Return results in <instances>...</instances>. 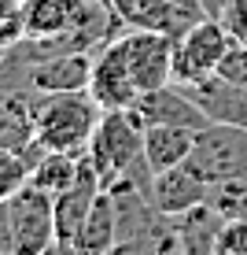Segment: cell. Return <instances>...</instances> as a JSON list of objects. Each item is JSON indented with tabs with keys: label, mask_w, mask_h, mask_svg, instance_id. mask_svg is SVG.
Returning <instances> with one entry per match:
<instances>
[{
	"label": "cell",
	"mask_w": 247,
	"mask_h": 255,
	"mask_svg": "<svg viewBox=\"0 0 247 255\" xmlns=\"http://www.w3.org/2000/svg\"><path fill=\"white\" fill-rule=\"evenodd\" d=\"M118 41H122V52H126V67L133 74V85L140 93L173 82V45H177L173 33L129 26V33H122Z\"/></svg>",
	"instance_id": "6"
},
{
	"label": "cell",
	"mask_w": 247,
	"mask_h": 255,
	"mask_svg": "<svg viewBox=\"0 0 247 255\" xmlns=\"http://www.w3.org/2000/svg\"><path fill=\"white\" fill-rule=\"evenodd\" d=\"M22 37H26L22 4H19V0H0V52H7L11 45H19Z\"/></svg>",
	"instance_id": "19"
},
{
	"label": "cell",
	"mask_w": 247,
	"mask_h": 255,
	"mask_svg": "<svg viewBox=\"0 0 247 255\" xmlns=\"http://www.w3.org/2000/svg\"><path fill=\"white\" fill-rule=\"evenodd\" d=\"M82 166H85V155H74V152H45L37 155V159L30 163V185L52 192V196H59L63 189H70L78 178H82Z\"/></svg>",
	"instance_id": "16"
},
{
	"label": "cell",
	"mask_w": 247,
	"mask_h": 255,
	"mask_svg": "<svg viewBox=\"0 0 247 255\" xmlns=\"http://www.w3.org/2000/svg\"><path fill=\"white\" fill-rule=\"evenodd\" d=\"M19 4H26V0H19Z\"/></svg>",
	"instance_id": "24"
},
{
	"label": "cell",
	"mask_w": 247,
	"mask_h": 255,
	"mask_svg": "<svg viewBox=\"0 0 247 255\" xmlns=\"http://www.w3.org/2000/svg\"><path fill=\"white\" fill-rule=\"evenodd\" d=\"M100 189H103V181L96 178L92 163L85 159L82 178L56 196V248L52 252H74V241H78V233H82V226H85V218H89Z\"/></svg>",
	"instance_id": "10"
},
{
	"label": "cell",
	"mask_w": 247,
	"mask_h": 255,
	"mask_svg": "<svg viewBox=\"0 0 247 255\" xmlns=\"http://www.w3.org/2000/svg\"><path fill=\"white\" fill-rule=\"evenodd\" d=\"M33 89H0V148L30 152L37 144V111Z\"/></svg>",
	"instance_id": "12"
},
{
	"label": "cell",
	"mask_w": 247,
	"mask_h": 255,
	"mask_svg": "<svg viewBox=\"0 0 247 255\" xmlns=\"http://www.w3.org/2000/svg\"><path fill=\"white\" fill-rule=\"evenodd\" d=\"M188 170H196L207 185L233 174H247V129L233 122H210L196 133V148L188 155Z\"/></svg>",
	"instance_id": "4"
},
{
	"label": "cell",
	"mask_w": 247,
	"mask_h": 255,
	"mask_svg": "<svg viewBox=\"0 0 247 255\" xmlns=\"http://www.w3.org/2000/svg\"><path fill=\"white\" fill-rule=\"evenodd\" d=\"M0 255H15V230H11L7 200H0Z\"/></svg>",
	"instance_id": "22"
},
{
	"label": "cell",
	"mask_w": 247,
	"mask_h": 255,
	"mask_svg": "<svg viewBox=\"0 0 247 255\" xmlns=\"http://www.w3.org/2000/svg\"><path fill=\"white\" fill-rule=\"evenodd\" d=\"M144 129L148 126L140 122V115L133 108H114V111H103L100 115L85 159L92 163V170L103 181V189L114 185L126 170H133L144 159Z\"/></svg>",
	"instance_id": "2"
},
{
	"label": "cell",
	"mask_w": 247,
	"mask_h": 255,
	"mask_svg": "<svg viewBox=\"0 0 247 255\" xmlns=\"http://www.w3.org/2000/svg\"><path fill=\"white\" fill-rule=\"evenodd\" d=\"M118 244V207H114V196L107 189H100L96 204L85 218L82 233L74 241V252L78 255H103V252H114Z\"/></svg>",
	"instance_id": "15"
},
{
	"label": "cell",
	"mask_w": 247,
	"mask_h": 255,
	"mask_svg": "<svg viewBox=\"0 0 247 255\" xmlns=\"http://www.w3.org/2000/svg\"><path fill=\"white\" fill-rule=\"evenodd\" d=\"M89 93L103 111L133 108V100L140 96V89L133 85V74H129V67H126V52H122L118 37H111L107 45H100V52H96Z\"/></svg>",
	"instance_id": "9"
},
{
	"label": "cell",
	"mask_w": 247,
	"mask_h": 255,
	"mask_svg": "<svg viewBox=\"0 0 247 255\" xmlns=\"http://www.w3.org/2000/svg\"><path fill=\"white\" fill-rule=\"evenodd\" d=\"M222 226H225V218L218 215L210 204H196L192 211H184V215L173 218L181 252H192V255H218Z\"/></svg>",
	"instance_id": "14"
},
{
	"label": "cell",
	"mask_w": 247,
	"mask_h": 255,
	"mask_svg": "<svg viewBox=\"0 0 247 255\" xmlns=\"http://www.w3.org/2000/svg\"><path fill=\"white\" fill-rule=\"evenodd\" d=\"M133 111L140 115L144 126H184V129H203L210 126L207 108L192 96L184 85H159V89H148L133 100Z\"/></svg>",
	"instance_id": "8"
},
{
	"label": "cell",
	"mask_w": 247,
	"mask_h": 255,
	"mask_svg": "<svg viewBox=\"0 0 247 255\" xmlns=\"http://www.w3.org/2000/svg\"><path fill=\"white\" fill-rule=\"evenodd\" d=\"M37 111V140L52 152H74L85 155L89 140L96 133L103 108L92 100L89 89H70V93H37L33 96Z\"/></svg>",
	"instance_id": "1"
},
{
	"label": "cell",
	"mask_w": 247,
	"mask_h": 255,
	"mask_svg": "<svg viewBox=\"0 0 247 255\" xmlns=\"http://www.w3.org/2000/svg\"><path fill=\"white\" fill-rule=\"evenodd\" d=\"M207 196L210 185L188 166H170V170H159L152 178V204L170 218L192 211L196 204H207Z\"/></svg>",
	"instance_id": "11"
},
{
	"label": "cell",
	"mask_w": 247,
	"mask_h": 255,
	"mask_svg": "<svg viewBox=\"0 0 247 255\" xmlns=\"http://www.w3.org/2000/svg\"><path fill=\"white\" fill-rule=\"evenodd\" d=\"M181 7H188V11H196V15H207V0H177Z\"/></svg>",
	"instance_id": "23"
},
{
	"label": "cell",
	"mask_w": 247,
	"mask_h": 255,
	"mask_svg": "<svg viewBox=\"0 0 247 255\" xmlns=\"http://www.w3.org/2000/svg\"><path fill=\"white\" fill-rule=\"evenodd\" d=\"M199 129L184 126H148L144 129V163L152 166V174L170 170V166H184L196 148Z\"/></svg>",
	"instance_id": "13"
},
{
	"label": "cell",
	"mask_w": 247,
	"mask_h": 255,
	"mask_svg": "<svg viewBox=\"0 0 247 255\" xmlns=\"http://www.w3.org/2000/svg\"><path fill=\"white\" fill-rule=\"evenodd\" d=\"M218 74L229 78V82H236V85H247V37L229 45L222 67H218Z\"/></svg>",
	"instance_id": "20"
},
{
	"label": "cell",
	"mask_w": 247,
	"mask_h": 255,
	"mask_svg": "<svg viewBox=\"0 0 247 255\" xmlns=\"http://www.w3.org/2000/svg\"><path fill=\"white\" fill-rule=\"evenodd\" d=\"M218 255H247V222H244V218H233V222L222 226Z\"/></svg>",
	"instance_id": "21"
},
{
	"label": "cell",
	"mask_w": 247,
	"mask_h": 255,
	"mask_svg": "<svg viewBox=\"0 0 247 255\" xmlns=\"http://www.w3.org/2000/svg\"><path fill=\"white\" fill-rule=\"evenodd\" d=\"M26 185H30V159L22 152L0 148V200H11Z\"/></svg>",
	"instance_id": "18"
},
{
	"label": "cell",
	"mask_w": 247,
	"mask_h": 255,
	"mask_svg": "<svg viewBox=\"0 0 247 255\" xmlns=\"http://www.w3.org/2000/svg\"><path fill=\"white\" fill-rule=\"evenodd\" d=\"M207 204L214 207L225 222H233V218H244L247 222V174H233V178L214 181Z\"/></svg>",
	"instance_id": "17"
},
{
	"label": "cell",
	"mask_w": 247,
	"mask_h": 255,
	"mask_svg": "<svg viewBox=\"0 0 247 255\" xmlns=\"http://www.w3.org/2000/svg\"><path fill=\"white\" fill-rule=\"evenodd\" d=\"M15 230V255H45L56 248V196L37 185L19 189L7 200Z\"/></svg>",
	"instance_id": "5"
},
{
	"label": "cell",
	"mask_w": 247,
	"mask_h": 255,
	"mask_svg": "<svg viewBox=\"0 0 247 255\" xmlns=\"http://www.w3.org/2000/svg\"><path fill=\"white\" fill-rule=\"evenodd\" d=\"M15 74L26 82V89L33 93H70V89H89L92 78V52L85 48H63L48 52V56L33 59V63L19 67ZM11 78V74H7ZM4 82V78H0Z\"/></svg>",
	"instance_id": "7"
},
{
	"label": "cell",
	"mask_w": 247,
	"mask_h": 255,
	"mask_svg": "<svg viewBox=\"0 0 247 255\" xmlns=\"http://www.w3.org/2000/svg\"><path fill=\"white\" fill-rule=\"evenodd\" d=\"M229 45H233V33L222 26V19L214 15L196 19L173 45V85H196L218 74Z\"/></svg>",
	"instance_id": "3"
}]
</instances>
